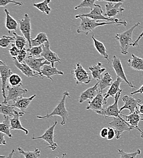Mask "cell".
Returning a JSON list of instances; mask_svg holds the SVG:
<instances>
[{
    "label": "cell",
    "mask_w": 143,
    "mask_h": 158,
    "mask_svg": "<svg viewBox=\"0 0 143 158\" xmlns=\"http://www.w3.org/2000/svg\"><path fill=\"white\" fill-rule=\"evenodd\" d=\"M67 97L70 98L69 93L68 91H65L63 94V97L60 102L58 103L57 106L54 109L53 112L50 114H47L46 115L44 116H37V118H51L55 116H61L62 118V121L61 122V125H64L66 123V121L68 117V112L65 106V102L66 99Z\"/></svg>",
    "instance_id": "obj_3"
},
{
    "label": "cell",
    "mask_w": 143,
    "mask_h": 158,
    "mask_svg": "<svg viewBox=\"0 0 143 158\" xmlns=\"http://www.w3.org/2000/svg\"><path fill=\"white\" fill-rule=\"evenodd\" d=\"M123 79H121L119 77H117V79L114 81L111 85L110 86V88L108 89V91L103 94L104 95V104L106 105L107 103V99L110 97H112V98H115L116 95L120 91H123V90L120 88V85L121 84V83L123 82Z\"/></svg>",
    "instance_id": "obj_20"
},
{
    "label": "cell",
    "mask_w": 143,
    "mask_h": 158,
    "mask_svg": "<svg viewBox=\"0 0 143 158\" xmlns=\"http://www.w3.org/2000/svg\"><path fill=\"white\" fill-rule=\"evenodd\" d=\"M43 46V52L41 54V57H43L46 60L50 62L52 66L54 67L55 63H61V60L59 57V56L51 50L49 41L46 42Z\"/></svg>",
    "instance_id": "obj_12"
},
{
    "label": "cell",
    "mask_w": 143,
    "mask_h": 158,
    "mask_svg": "<svg viewBox=\"0 0 143 158\" xmlns=\"http://www.w3.org/2000/svg\"><path fill=\"white\" fill-rule=\"evenodd\" d=\"M17 112V111L15 110V107L13 106L12 105L2 102L0 105V113L3 114V116L12 118L15 115Z\"/></svg>",
    "instance_id": "obj_28"
},
{
    "label": "cell",
    "mask_w": 143,
    "mask_h": 158,
    "mask_svg": "<svg viewBox=\"0 0 143 158\" xmlns=\"http://www.w3.org/2000/svg\"><path fill=\"white\" fill-rule=\"evenodd\" d=\"M27 51L25 48L22 49V50H20L19 55L17 57V59L18 60V61L20 63H23L24 60H25V59H26V57H27Z\"/></svg>",
    "instance_id": "obj_43"
},
{
    "label": "cell",
    "mask_w": 143,
    "mask_h": 158,
    "mask_svg": "<svg viewBox=\"0 0 143 158\" xmlns=\"http://www.w3.org/2000/svg\"><path fill=\"white\" fill-rule=\"evenodd\" d=\"M128 64L136 71H143V59L135 54H132V59L128 60Z\"/></svg>",
    "instance_id": "obj_27"
},
{
    "label": "cell",
    "mask_w": 143,
    "mask_h": 158,
    "mask_svg": "<svg viewBox=\"0 0 143 158\" xmlns=\"http://www.w3.org/2000/svg\"><path fill=\"white\" fill-rule=\"evenodd\" d=\"M92 39L93 40L94 46L96 48V51L100 54V55L102 56L105 59L107 60V61L108 62H110L109 58H108V55L107 54V49H106L104 44L102 43L101 41L96 39L94 35H93V36H92Z\"/></svg>",
    "instance_id": "obj_30"
},
{
    "label": "cell",
    "mask_w": 143,
    "mask_h": 158,
    "mask_svg": "<svg viewBox=\"0 0 143 158\" xmlns=\"http://www.w3.org/2000/svg\"><path fill=\"white\" fill-rule=\"evenodd\" d=\"M4 12L6 15V27L8 29L9 33L10 34L11 31H16L17 29V27H19V24L18 22L13 19L12 16L10 15L8 10L7 9H5Z\"/></svg>",
    "instance_id": "obj_26"
},
{
    "label": "cell",
    "mask_w": 143,
    "mask_h": 158,
    "mask_svg": "<svg viewBox=\"0 0 143 158\" xmlns=\"http://www.w3.org/2000/svg\"><path fill=\"white\" fill-rule=\"evenodd\" d=\"M26 113V112L24 113V112L17 111L15 115L12 118H11V130H20L23 131L25 133V135H27L29 133V131L22 126L20 120V118L23 116Z\"/></svg>",
    "instance_id": "obj_22"
},
{
    "label": "cell",
    "mask_w": 143,
    "mask_h": 158,
    "mask_svg": "<svg viewBox=\"0 0 143 158\" xmlns=\"http://www.w3.org/2000/svg\"><path fill=\"white\" fill-rule=\"evenodd\" d=\"M18 151L19 153L23 155L25 158H39L40 156V151L36 148L34 151L25 152L22 148H18Z\"/></svg>",
    "instance_id": "obj_34"
},
{
    "label": "cell",
    "mask_w": 143,
    "mask_h": 158,
    "mask_svg": "<svg viewBox=\"0 0 143 158\" xmlns=\"http://www.w3.org/2000/svg\"><path fill=\"white\" fill-rule=\"evenodd\" d=\"M143 37V31L141 32V34L139 35V37H138V39L135 40V42L132 45V47H136V46H139V44H138V41H140V40Z\"/></svg>",
    "instance_id": "obj_46"
},
{
    "label": "cell",
    "mask_w": 143,
    "mask_h": 158,
    "mask_svg": "<svg viewBox=\"0 0 143 158\" xmlns=\"http://www.w3.org/2000/svg\"><path fill=\"white\" fill-rule=\"evenodd\" d=\"M115 136H116L115 130L111 127H108V136H107V140H112Z\"/></svg>",
    "instance_id": "obj_44"
},
{
    "label": "cell",
    "mask_w": 143,
    "mask_h": 158,
    "mask_svg": "<svg viewBox=\"0 0 143 158\" xmlns=\"http://www.w3.org/2000/svg\"><path fill=\"white\" fill-rule=\"evenodd\" d=\"M97 0H83L82 2L74 7L75 10L80 8H90L93 10L95 6V1Z\"/></svg>",
    "instance_id": "obj_37"
},
{
    "label": "cell",
    "mask_w": 143,
    "mask_h": 158,
    "mask_svg": "<svg viewBox=\"0 0 143 158\" xmlns=\"http://www.w3.org/2000/svg\"><path fill=\"white\" fill-rule=\"evenodd\" d=\"M51 0H43L40 2L34 4L33 6L38 10L41 11L42 13H44L46 15H49L51 11V8L49 7L48 4L50 3Z\"/></svg>",
    "instance_id": "obj_32"
},
{
    "label": "cell",
    "mask_w": 143,
    "mask_h": 158,
    "mask_svg": "<svg viewBox=\"0 0 143 158\" xmlns=\"http://www.w3.org/2000/svg\"><path fill=\"white\" fill-rule=\"evenodd\" d=\"M48 41H49V40H48L47 35L44 32H40L37 35L36 39H31L32 47L42 46L46 42H47Z\"/></svg>",
    "instance_id": "obj_33"
},
{
    "label": "cell",
    "mask_w": 143,
    "mask_h": 158,
    "mask_svg": "<svg viewBox=\"0 0 143 158\" xmlns=\"http://www.w3.org/2000/svg\"><path fill=\"white\" fill-rule=\"evenodd\" d=\"M22 86L23 85H19L17 86H11V85H8L6 88V90H7L8 94L6 99L3 102V103H7V102L10 100L13 101L14 103L18 99L23 98V95L27 93L28 90L27 89L21 88Z\"/></svg>",
    "instance_id": "obj_10"
},
{
    "label": "cell",
    "mask_w": 143,
    "mask_h": 158,
    "mask_svg": "<svg viewBox=\"0 0 143 158\" xmlns=\"http://www.w3.org/2000/svg\"><path fill=\"white\" fill-rule=\"evenodd\" d=\"M66 153H63L62 154V156H61V158H65V156H66ZM55 158H59V157H56Z\"/></svg>",
    "instance_id": "obj_52"
},
{
    "label": "cell",
    "mask_w": 143,
    "mask_h": 158,
    "mask_svg": "<svg viewBox=\"0 0 143 158\" xmlns=\"http://www.w3.org/2000/svg\"><path fill=\"white\" fill-rule=\"evenodd\" d=\"M14 65L21 72L27 76V77H39L41 78L40 75L38 73H36L24 61L23 63H20L16 57L12 58Z\"/></svg>",
    "instance_id": "obj_18"
},
{
    "label": "cell",
    "mask_w": 143,
    "mask_h": 158,
    "mask_svg": "<svg viewBox=\"0 0 143 158\" xmlns=\"http://www.w3.org/2000/svg\"><path fill=\"white\" fill-rule=\"evenodd\" d=\"M108 133V128L103 127L100 131V136L103 139L107 138Z\"/></svg>",
    "instance_id": "obj_45"
},
{
    "label": "cell",
    "mask_w": 143,
    "mask_h": 158,
    "mask_svg": "<svg viewBox=\"0 0 143 158\" xmlns=\"http://www.w3.org/2000/svg\"><path fill=\"white\" fill-rule=\"evenodd\" d=\"M0 74H1V87H2V94L4 100L6 99L7 96L6 95V85L7 81L9 80L10 76L14 74L10 68L9 66L4 64H0Z\"/></svg>",
    "instance_id": "obj_15"
},
{
    "label": "cell",
    "mask_w": 143,
    "mask_h": 158,
    "mask_svg": "<svg viewBox=\"0 0 143 158\" xmlns=\"http://www.w3.org/2000/svg\"><path fill=\"white\" fill-rule=\"evenodd\" d=\"M19 24L20 31L29 43V48H31V18L27 14H24L23 19L19 21Z\"/></svg>",
    "instance_id": "obj_9"
},
{
    "label": "cell",
    "mask_w": 143,
    "mask_h": 158,
    "mask_svg": "<svg viewBox=\"0 0 143 158\" xmlns=\"http://www.w3.org/2000/svg\"><path fill=\"white\" fill-rule=\"evenodd\" d=\"M71 73L74 76L76 85H80L81 84L87 85L91 81V76L89 73L83 68L79 63L76 64V66L72 69Z\"/></svg>",
    "instance_id": "obj_6"
},
{
    "label": "cell",
    "mask_w": 143,
    "mask_h": 158,
    "mask_svg": "<svg viewBox=\"0 0 143 158\" xmlns=\"http://www.w3.org/2000/svg\"><path fill=\"white\" fill-rule=\"evenodd\" d=\"M123 101L124 102V105L120 109V114L124 110H128L130 114H132L138 110V106L141 103V99H135L132 96H124L123 98Z\"/></svg>",
    "instance_id": "obj_13"
},
{
    "label": "cell",
    "mask_w": 143,
    "mask_h": 158,
    "mask_svg": "<svg viewBox=\"0 0 143 158\" xmlns=\"http://www.w3.org/2000/svg\"><path fill=\"white\" fill-rule=\"evenodd\" d=\"M98 1H105L107 2H113V3H118V2H123L125 0H97Z\"/></svg>",
    "instance_id": "obj_49"
},
{
    "label": "cell",
    "mask_w": 143,
    "mask_h": 158,
    "mask_svg": "<svg viewBox=\"0 0 143 158\" xmlns=\"http://www.w3.org/2000/svg\"><path fill=\"white\" fill-rule=\"evenodd\" d=\"M141 137L142 138H143V132L142 133H141Z\"/></svg>",
    "instance_id": "obj_53"
},
{
    "label": "cell",
    "mask_w": 143,
    "mask_h": 158,
    "mask_svg": "<svg viewBox=\"0 0 143 158\" xmlns=\"http://www.w3.org/2000/svg\"><path fill=\"white\" fill-rule=\"evenodd\" d=\"M141 27V24L138 22L135 25H133L129 29L121 34H117L115 36V39L117 40L120 44V48L121 50V53L123 54H128V50L130 46H132L135 41L133 40L132 35L134 29L136 27Z\"/></svg>",
    "instance_id": "obj_2"
},
{
    "label": "cell",
    "mask_w": 143,
    "mask_h": 158,
    "mask_svg": "<svg viewBox=\"0 0 143 158\" xmlns=\"http://www.w3.org/2000/svg\"><path fill=\"white\" fill-rule=\"evenodd\" d=\"M27 52L29 54V56L39 58L41 57V54L43 52V46H35L32 47L31 48H28L26 49Z\"/></svg>",
    "instance_id": "obj_36"
},
{
    "label": "cell",
    "mask_w": 143,
    "mask_h": 158,
    "mask_svg": "<svg viewBox=\"0 0 143 158\" xmlns=\"http://www.w3.org/2000/svg\"><path fill=\"white\" fill-rule=\"evenodd\" d=\"M123 2L118 3H113L108 2L105 5V13L104 14L105 16L108 18H112L116 17L118 14H121L124 10V9L121 7Z\"/></svg>",
    "instance_id": "obj_17"
},
{
    "label": "cell",
    "mask_w": 143,
    "mask_h": 158,
    "mask_svg": "<svg viewBox=\"0 0 143 158\" xmlns=\"http://www.w3.org/2000/svg\"><path fill=\"white\" fill-rule=\"evenodd\" d=\"M99 92V83L98 81L95 86L90 87L82 92L79 97V102L82 103L88 100H93L97 96Z\"/></svg>",
    "instance_id": "obj_21"
},
{
    "label": "cell",
    "mask_w": 143,
    "mask_h": 158,
    "mask_svg": "<svg viewBox=\"0 0 143 158\" xmlns=\"http://www.w3.org/2000/svg\"><path fill=\"white\" fill-rule=\"evenodd\" d=\"M14 153H15V150H14V149H13V150H12L11 153H9V155H8V156H7V157H6V158H13V156H14Z\"/></svg>",
    "instance_id": "obj_50"
},
{
    "label": "cell",
    "mask_w": 143,
    "mask_h": 158,
    "mask_svg": "<svg viewBox=\"0 0 143 158\" xmlns=\"http://www.w3.org/2000/svg\"><path fill=\"white\" fill-rule=\"evenodd\" d=\"M141 114L140 113L139 110H136L134 113L129 114L127 116L124 114L123 113L120 114L121 116L124 118L125 121L128 122L130 126H132L134 129H137L141 133H142L143 130L138 127L139 122L141 120H143V118L141 117Z\"/></svg>",
    "instance_id": "obj_16"
},
{
    "label": "cell",
    "mask_w": 143,
    "mask_h": 158,
    "mask_svg": "<svg viewBox=\"0 0 143 158\" xmlns=\"http://www.w3.org/2000/svg\"><path fill=\"white\" fill-rule=\"evenodd\" d=\"M112 67H113V69L115 70L118 77L123 79L124 81H125L130 87L133 88H136V86H133L132 85V83L131 82H130L127 79L126 76L124 73V69H123L121 61L116 56H114L112 58Z\"/></svg>",
    "instance_id": "obj_14"
},
{
    "label": "cell",
    "mask_w": 143,
    "mask_h": 158,
    "mask_svg": "<svg viewBox=\"0 0 143 158\" xmlns=\"http://www.w3.org/2000/svg\"><path fill=\"white\" fill-rule=\"evenodd\" d=\"M10 54L13 57H17V56L19 55V53L20 52V50L16 46L15 43H12L11 45V48L9 50Z\"/></svg>",
    "instance_id": "obj_41"
},
{
    "label": "cell",
    "mask_w": 143,
    "mask_h": 158,
    "mask_svg": "<svg viewBox=\"0 0 143 158\" xmlns=\"http://www.w3.org/2000/svg\"><path fill=\"white\" fill-rule=\"evenodd\" d=\"M57 75L62 76L63 75V73L60 70H58L56 68L52 66L51 64H45L41 68V77L43 76H44L50 79L51 80H53L51 78V76H57Z\"/></svg>",
    "instance_id": "obj_23"
},
{
    "label": "cell",
    "mask_w": 143,
    "mask_h": 158,
    "mask_svg": "<svg viewBox=\"0 0 143 158\" xmlns=\"http://www.w3.org/2000/svg\"><path fill=\"white\" fill-rule=\"evenodd\" d=\"M6 135L4 134L3 133H0V144L1 145H7L6 142L5 140V139H4V137Z\"/></svg>",
    "instance_id": "obj_47"
},
{
    "label": "cell",
    "mask_w": 143,
    "mask_h": 158,
    "mask_svg": "<svg viewBox=\"0 0 143 158\" xmlns=\"http://www.w3.org/2000/svg\"><path fill=\"white\" fill-rule=\"evenodd\" d=\"M102 63L98 62L96 64H94L89 68L90 71L91 72L93 79L96 80H101L102 79L101 74L103 71H105V68H102Z\"/></svg>",
    "instance_id": "obj_25"
},
{
    "label": "cell",
    "mask_w": 143,
    "mask_h": 158,
    "mask_svg": "<svg viewBox=\"0 0 143 158\" xmlns=\"http://www.w3.org/2000/svg\"><path fill=\"white\" fill-rule=\"evenodd\" d=\"M13 35L15 36V44L20 49L22 50L25 48L26 46V40L27 39L23 35H18L15 32H13Z\"/></svg>",
    "instance_id": "obj_35"
},
{
    "label": "cell",
    "mask_w": 143,
    "mask_h": 158,
    "mask_svg": "<svg viewBox=\"0 0 143 158\" xmlns=\"http://www.w3.org/2000/svg\"><path fill=\"white\" fill-rule=\"evenodd\" d=\"M36 97V94L32 95L30 98H21L20 99H18L15 102H14L12 104V106H14L15 108H17L20 109V111L26 113L25 110H26L28 108L31 102Z\"/></svg>",
    "instance_id": "obj_24"
},
{
    "label": "cell",
    "mask_w": 143,
    "mask_h": 158,
    "mask_svg": "<svg viewBox=\"0 0 143 158\" xmlns=\"http://www.w3.org/2000/svg\"><path fill=\"white\" fill-rule=\"evenodd\" d=\"M113 79L111 77V76L108 73H105L102 77L101 80L98 81L99 83V91L102 93V91L108 88V86H110L111 85V81Z\"/></svg>",
    "instance_id": "obj_31"
},
{
    "label": "cell",
    "mask_w": 143,
    "mask_h": 158,
    "mask_svg": "<svg viewBox=\"0 0 143 158\" xmlns=\"http://www.w3.org/2000/svg\"><path fill=\"white\" fill-rule=\"evenodd\" d=\"M14 4L16 6H22L23 2H19L15 0H0V6L1 7H5L8 4Z\"/></svg>",
    "instance_id": "obj_42"
},
{
    "label": "cell",
    "mask_w": 143,
    "mask_h": 158,
    "mask_svg": "<svg viewBox=\"0 0 143 158\" xmlns=\"http://www.w3.org/2000/svg\"><path fill=\"white\" fill-rule=\"evenodd\" d=\"M88 106L86 110H92L96 113L102 110L104 104V95L101 92H99L97 96L91 101H88Z\"/></svg>",
    "instance_id": "obj_19"
},
{
    "label": "cell",
    "mask_w": 143,
    "mask_h": 158,
    "mask_svg": "<svg viewBox=\"0 0 143 158\" xmlns=\"http://www.w3.org/2000/svg\"><path fill=\"white\" fill-rule=\"evenodd\" d=\"M9 85L11 86H17L19 85H23L22 83V79L20 76L17 74H12L9 79Z\"/></svg>",
    "instance_id": "obj_38"
},
{
    "label": "cell",
    "mask_w": 143,
    "mask_h": 158,
    "mask_svg": "<svg viewBox=\"0 0 143 158\" xmlns=\"http://www.w3.org/2000/svg\"><path fill=\"white\" fill-rule=\"evenodd\" d=\"M109 125L115 130L117 139L121 138L124 131H130L134 129L121 116L113 118L111 122L109 123Z\"/></svg>",
    "instance_id": "obj_4"
},
{
    "label": "cell",
    "mask_w": 143,
    "mask_h": 158,
    "mask_svg": "<svg viewBox=\"0 0 143 158\" xmlns=\"http://www.w3.org/2000/svg\"><path fill=\"white\" fill-rule=\"evenodd\" d=\"M81 17H85L90 18L91 19L98 21V20H107L110 22H119L121 20H119L118 19H113V18H108L103 14L101 6L99 4H95V6L93 10H91V12L88 14H80L77 15L75 16V19H79Z\"/></svg>",
    "instance_id": "obj_5"
},
{
    "label": "cell",
    "mask_w": 143,
    "mask_h": 158,
    "mask_svg": "<svg viewBox=\"0 0 143 158\" xmlns=\"http://www.w3.org/2000/svg\"><path fill=\"white\" fill-rule=\"evenodd\" d=\"M123 91L119 92L115 98V102L113 104L110 105L105 108H103L101 111L97 113V114L103 116L105 118H107L108 117H120V109L118 108V101L120 98L121 94Z\"/></svg>",
    "instance_id": "obj_8"
},
{
    "label": "cell",
    "mask_w": 143,
    "mask_h": 158,
    "mask_svg": "<svg viewBox=\"0 0 143 158\" xmlns=\"http://www.w3.org/2000/svg\"><path fill=\"white\" fill-rule=\"evenodd\" d=\"M57 123V122L56 121L51 127H48V128L46 130V131L44 133L43 135H41V136L35 137L34 135L31 139L32 140L43 139L48 143L47 144H48V147H46V149L51 148L53 151L56 150L58 147V145L57 144V143L54 142V130Z\"/></svg>",
    "instance_id": "obj_7"
},
{
    "label": "cell",
    "mask_w": 143,
    "mask_h": 158,
    "mask_svg": "<svg viewBox=\"0 0 143 158\" xmlns=\"http://www.w3.org/2000/svg\"><path fill=\"white\" fill-rule=\"evenodd\" d=\"M139 106H140V113L141 114V115H143V104H139Z\"/></svg>",
    "instance_id": "obj_51"
},
{
    "label": "cell",
    "mask_w": 143,
    "mask_h": 158,
    "mask_svg": "<svg viewBox=\"0 0 143 158\" xmlns=\"http://www.w3.org/2000/svg\"><path fill=\"white\" fill-rule=\"evenodd\" d=\"M119 154L121 155L120 158H137V156L140 155L141 152L140 149H138L135 152L133 153H126L123 150H118Z\"/></svg>",
    "instance_id": "obj_39"
},
{
    "label": "cell",
    "mask_w": 143,
    "mask_h": 158,
    "mask_svg": "<svg viewBox=\"0 0 143 158\" xmlns=\"http://www.w3.org/2000/svg\"><path fill=\"white\" fill-rule=\"evenodd\" d=\"M15 41V37H12L9 36L3 35L0 39V46L3 48H6L11 43Z\"/></svg>",
    "instance_id": "obj_40"
},
{
    "label": "cell",
    "mask_w": 143,
    "mask_h": 158,
    "mask_svg": "<svg viewBox=\"0 0 143 158\" xmlns=\"http://www.w3.org/2000/svg\"><path fill=\"white\" fill-rule=\"evenodd\" d=\"M81 21L79 24L78 29H77V32L78 34H83L87 35L89 33L91 32L95 29L97 27L108 25V24H115L118 26L123 25L124 26H126L127 23L126 21L121 20L119 22H99L98 21L91 19L88 17H81L79 18Z\"/></svg>",
    "instance_id": "obj_1"
},
{
    "label": "cell",
    "mask_w": 143,
    "mask_h": 158,
    "mask_svg": "<svg viewBox=\"0 0 143 158\" xmlns=\"http://www.w3.org/2000/svg\"><path fill=\"white\" fill-rule=\"evenodd\" d=\"M136 94H143V85L138 89V90H136L132 93H131L130 95H135Z\"/></svg>",
    "instance_id": "obj_48"
},
{
    "label": "cell",
    "mask_w": 143,
    "mask_h": 158,
    "mask_svg": "<svg viewBox=\"0 0 143 158\" xmlns=\"http://www.w3.org/2000/svg\"><path fill=\"white\" fill-rule=\"evenodd\" d=\"M24 61L27 65L35 72L38 73L41 77V70L42 67L45 64H51L50 62L48 61L43 57L37 58L35 57L28 56ZM41 78H42L41 77Z\"/></svg>",
    "instance_id": "obj_11"
},
{
    "label": "cell",
    "mask_w": 143,
    "mask_h": 158,
    "mask_svg": "<svg viewBox=\"0 0 143 158\" xmlns=\"http://www.w3.org/2000/svg\"><path fill=\"white\" fill-rule=\"evenodd\" d=\"M4 121L0 123V132L3 133L9 138H12V135L11 133V118L9 116H4Z\"/></svg>",
    "instance_id": "obj_29"
}]
</instances>
